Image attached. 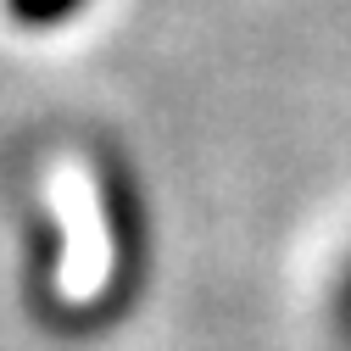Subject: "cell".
<instances>
[{
	"label": "cell",
	"mask_w": 351,
	"mask_h": 351,
	"mask_svg": "<svg viewBox=\"0 0 351 351\" xmlns=\"http://www.w3.org/2000/svg\"><path fill=\"white\" fill-rule=\"evenodd\" d=\"M90 6L95 0H0V12H6L17 28H28V34H56V28L78 23Z\"/></svg>",
	"instance_id": "6da1fadb"
},
{
	"label": "cell",
	"mask_w": 351,
	"mask_h": 351,
	"mask_svg": "<svg viewBox=\"0 0 351 351\" xmlns=\"http://www.w3.org/2000/svg\"><path fill=\"white\" fill-rule=\"evenodd\" d=\"M329 329H335V340L351 351V251L340 256V268H335V279H329Z\"/></svg>",
	"instance_id": "7a4b0ae2"
}]
</instances>
